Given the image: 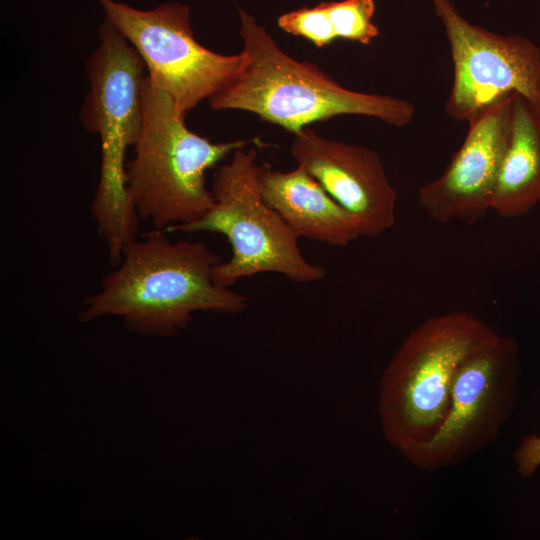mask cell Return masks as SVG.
<instances>
[{
	"label": "cell",
	"instance_id": "11",
	"mask_svg": "<svg viewBox=\"0 0 540 540\" xmlns=\"http://www.w3.org/2000/svg\"><path fill=\"white\" fill-rule=\"evenodd\" d=\"M291 153L351 215L361 237L376 238L394 225L397 194L374 150L322 137L306 126L293 134Z\"/></svg>",
	"mask_w": 540,
	"mask_h": 540
},
{
	"label": "cell",
	"instance_id": "15",
	"mask_svg": "<svg viewBox=\"0 0 540 540\" xmlns=\"http://www.w3.org/2000/svg\"><path fill=\"white\" fill-rule=\"evenodd\" d=\"M277 24L285 32L303 37L317 47L329 45L337 38L324 2L284 13L278 17Z\"/></svg>",
	"mask_w": 540,
	"mask_h": 540
},
{
	"label": "cell",
	"instance_id": "2",
	"mask_svg": "<svg viewBox=\"0 0 540 540\" xmlns=\"http://www.w3.org/2000/svg\"><path fill=\"white\" fill-rule=\"evenodd\" d=\"M239 14L243 63L209 99L212 109L248 111L292 134L345 114L374 117L396 127L413 119L411 102L341 86L316 65L290 57L251 15L243 10Z\"/></svg>",
	"mask_w": 540,
	"mask_h": 540
},
{
	"label": "cell",
	"instance_id": "16",
	"mask_svg": "<svg viewBox=\"0 0 540 540\" xmlns=\"http://www.w3.org/2000/svg\"><path fill=\"white\" fill-rule=\"evenodd\" d=\"M517 472L531 477L540 466V437L532 433L525 436L515 452Z\"/></svg>",
	"mask_w": 540,
	"mask_h": 540
},
{
	"label": "cell",
	"instance_id": "5",
	"mask_svg": "<svg viewBox=\"0 0 540 540\" xmlns=\"http://www.w3.org/2000/svg\"><path fill=\"white\" fill-rule=\"evenodd\" d=\"M497 334L464 311L432 316L409 333L380 382L381 425L393 448L402 453L436 434L449 410L458 367Z\"/></svg>",
	"mask_w": 540,
	"mask_h": 540
},
{
	"label": "cell",
	"instance_id": "8",
	"mask_svg": "<svg viewBox=\"0 0 540 540\" xmlns=\"http://www.w3.org/2000/svg\"><path fill=\"white\" fill-rule=\"evenodd\" d=\"M99 2L141 57L150 83L186 113L210 99L242 66V52L223 55L195 39L186 5L165 3L143 11L113 0Z\"/></svg>",
	"mask_w": 540,
	"mask_h": 540
},
{
	"label": "cell",
	"instance_id": "12",
	"mask_svg": "<svg viewBox=\"0 0 540 540\" xmlns=\"http://www.w3.org/2000/svg\"><path fill=\"white\" fill-rule=\"evenodd\" d=\"M259 186L299 238L344 247L361 237L351 215L302 166L280 171L260 165Z\"/></svg>",
	"mask_w": 540,
	"mask_h": 540
},
{
	"label": "cell",
	"instance_id": "7",
	"mask_svg": "<svg viewBox=\"0 0 540 540\" xmlns=\"http://www.w3.org/2000/svg\"><path fill=\"white\" fill-rule=\"evenodd\" d=\"M519 371L517 341L498 333L458 367L449 410L436 434L401 454L423 471L464 465L496 440L510 417Z\"/></svg>",
	"mask_w": 540,
	"mask_h": 540
},
{
	"label": "cell",
	"instance_id": "10",
	"mask_svg": "<svg viewBox=\"0 0 540 540\" xmlns=\"http://www.w3.org/2000/svg\"><path fill=\"white\" fill-rule=\"evenodd\" d=\"M514 94L499 98L469 120L464 142L445 171L419 189V203L434 221L473 225L491 211L496 178L510 137Z\"/></svg>",
	"mask_w": 540,
	"mask_h": 540
},
{
	"label": "cell",
	"instance_id": "3",
	"mask_svg": "<svg viewBox=\"0 0 540 540\" xmlns=\"http://www.w3.org/2000/svg\"><path fill=\"white\" fill-rule=\"evenodd\" d=\"M86 68L90 90L81 119L101 142L100 177L91 213L107 246L110 264L116 266L124 247L136 239L140 219L128 191L125 158L142 127L145 65L129 41L106 19Z\"/></svg>",
	"mask_w": 540,
	"mask_h": 540
},
{
	"label": "cell",
	"instance_id": "13",
	"mask_svg": "<svg viewBox=\"0 0 540 540\" xmlns=\"http://www.w3.org/2000/svg\"><path fill=\"white\" fill-rule=\"evenodd\" d=\"M540 202V111L514 94L509 142L496 178L491 211L511 219Z\"/></svg>",
	"mask_w": 540,
	"mask_h": 540
},
{
	"label": "cell",
	"instance_id": "1",
	"mask_svg": "<svg viewBox=\"0 0 540 540\" xmlns=\"http://www.w3.org/2000/svg\"><path fill=\"white\" fill-rule=\"evenodd\" d=\"M221 261L203 241L172 242L165 230L156 229L124 247L99 291L84 301L79 320L118 317L137 334L171 337L196 312L240 313L249 300L215 281Z\"/></svg>",
	"mask_w": 540,
	"mask_h": 540
},
{
	"label": "cell",
	"instance_id": "9",
	"mask_svg": "<svg viewBox=\"0 0 540 540\" xmlns=\"http://www.w3.org/2000/svg\"><path fill=\"white\" fill-rule=\"evenodd\" d=\"M432 3L443 24L453 63L447 114L468 122L513 93L540 111V48L528 38L497 34L470 23L451 0Z\"/></svg>",
	"mask_w": 540,
	"mask_h": 540
},
{
	"label": "cell",
	"instance_id": "4",
	"mask_svg": "<svg viewBox=\"0 0 540 540\" xmlns=\"http://www.w3.org/2000/svg\"><path fill=\"white\" fill-rule=\"evenodd\" d=\"M142 114L134 156L126 163L128 191L139 218L165 231L197 221L214 202L207 171L252 140L212 142L190 130L186 112L147 75Z\"/></svg>",
	"mask_w": 540,
	"mask_h": 540
},
{
	"label": "cell",
	"instance_id": "6",
	"mask_svg": "<svg viewBox=\"0 0 540 540\" xmlns=\"http://www.w3.org/2000/svg\"><path fill=\"white\" fill-rule=\"evenodd\" d=\"M257 156L254 146L235 150L215 175L212 207L197 221L169 230L212 232L227 238L231 257L214 268L215 281L225 287L261 273L280 274L297 283L324 279L325 267L304 257L297 234L264 200Z\"/></svg>",
	"mask_w": 540,
	"mask_h": 540
},
{
	"label": "cell",
	"instance_id": "14",
	"mask_svg": "<svg viewBox=\"0 0 540 540\" xmlns=\"http://www.w3.org/2000/svg\"><path fill=\"white\" fill-rule=\"evenodd\" d=\"M337 38L369 45L379 35L373 22L374 0H341L324 2Z\"/></svg>",
	"mask_w": 540,
	"mask_h": 540
}]
</instances>
